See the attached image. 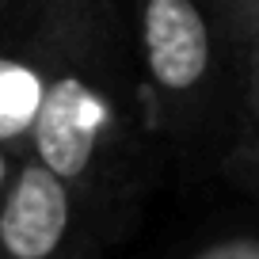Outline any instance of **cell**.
<instances>
[{"label": "cell", "instance_id": "cell-1", "mask_svg": "<svg viewBox=\"0 0 259 259\" xmlns=\"http://www.w3.org/2000/svg\"><path fill=\"white\" fill-rule=\"evenodd\" d=\"M31 156L80 194L103 244L122 240L141 221L168 149L126 0H50Z\"/></svg>", "mask_w": 259, "mask_h": 259}, {"label": "cell", "instance_id": "cell-2", "mask_svg": "<svg viewBox=\"0 0 259 259\" xmlns=\"http://www.w3.org/2000/svg\"><path fill=\"white\" fill-rule=\"evenodd\" d=\"M130 34L168 156L229 145L244 118V54L213 0H126Z\"/></svg>", "mask_w": 259, "mask_h": 259}, {"label": "cell", "instance_id": "cell-3", "mask_svg": "<svg viewBox=\"0 0 259 259\" xmlns=\"http://www.w3.org/2000/svg\"><path fill=\"white\" fill-rule=\"evenodd\" d=\"M96 244L80 194L38 156H23L0 202V259H92Z\"/></svg>", "mask_w": 259, "mask_h": 259}, {"label": "cell", "instance_id": "cell-4", "mask_svg": "<svg viewBox=\"0 0 259 259\" xmlns=\"http://www.w3.org/2000/svg\"><path fill=\"white\" fill-rule=\"evenodd\" d=\"M50 0H0V141L31 156Z\"/></svg>", "mask_w": 259, "mask_h": 259}, {"label": "cell", "instance_id": "cell-5", "mask_svg": "<svg viewBox=\"0 0 259 259\" xmlns=\"http://www.w3.org/2000/svg\"><path fill=\"white\" fill-rule=\"evenodd\" d=\"M244 54V118L240 134L221 156V171L240 179L244 187L259 194V38H251Z\"/></svg>", "mask_w": 259, "mask_h": 259}, {"label": "cell", "instance_id": "cell-6", "mask_svg": "<svg viewBox=\"0 0 259 259\" xmlns=\"http://www.w3.org/2000/svg\"><path fill=\"white\" fill-rule=\"evenodd\" d=\"M213 8H218V19L236 50L259 38V0H213Z\"/></svg>", "mask_w": 259, "mask_h": 259}, {"label": "cell", "instance_id": "cell-7", "mask_svg": "<svg viewBox=\"0 0 259 259\" xmlns=\"http://www.w3.org/2000/svg\"><path fill=\"white\" fill-rule=\"evenodd\" d=\"M191 259H259V236H248V233L221 236V240L198 248Z\"/></svg>", "mask_w": 259, "mask_h": 259}, {"label": "cell", "instance_id": "cell-8", "mask_svg": "<svg viewBox=\"0 0 259 259\" xmlns=\"http://www.w3.org/2000/svg\"><path fill=\"white\" fill-rule=\"evenodd\" d=\"M19 164H23V153H16L12 145L0 141V202H4V194H8V187H12V179H16Z\"/></svg>", "mask_w": 259, "mask_h": 259}]
</instances>
